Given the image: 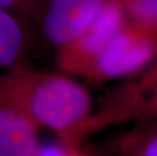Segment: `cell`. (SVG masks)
<instances>
[{
    "mask_svg": "<svg viewBox=\"0 0 157 156\" xmlns=\"http://www.w3.org/2000/svg\"><path fill=\"white\" fill-rule=\"evenodd\" d=\"M118 156H157V118L140 122L123 139Z\"/></svg>",
    "mask_w": 157,
    "mask_h": 156,
    "instance_id": "obj_7",
    "label": "cell"
},
{
    "mask_svg": "<svg viewBox=\"0 0 157 156\" xmlns=\"http://www.w3.org/2000/svg\"><path fill=\"white\" fill-rule=\"evenodd\" d=\"M38 129L21 112L0 102V156H32L39 147Z\"/></svg>",
    "mask_w": 157,
    "mask_h": 156,
    "instance_id": "obj_5",
    "label": "cell"
},
{
    "mask_svg": "<svg viewBox=\"0 0 157 156\" xmlns=\"http://www.w3.org/2000/svg\"><path fill=\"white\" fill-rule=\"evenodd\" d=\"M105 0H45L43 29L57 48L76 38L95 17Z\"/></svg>",
    "mask_w": 157,
    "mask_h": 156,
    "instance_id": "obj_4",
    "label": "cell"
},
{
    "mask_svg": "<svg viewBox=\"0 0 157 156\" xmlns=\"http://www.w3.org/2000/svg\"><path fill=\"white\" fill-rule=\"evenodd\" d=\"M41 0H0V7L15 16L32 15L39 10Z\"/></svg>",
    "mask_w": 157,
    "mask_h": 156,
    "instance_id": "obj_12",
    "label": "cell"
},
{
    "mask_svg": "<svg viewBox=\"0 0 157 156\" xmlns=\"http://www.w3.org/2000/svg\"><path fill=\"white\" fill-rule=\"evenodd\" d=\"M117 120L137 119L139 122L157 118V84L142 92L121 88L112 101Z\"/></svg>",
    "mask_w": 157,
    "mask_h": 156,
    "instance_id": "obj_6",
    "label": "cell"
},
{
    "mask_svg": "<svg viewBox=\"0 0 157 156\" xmlns=\"http://www.w3.org/2000/svg\"><path fill=\"white\" fill-rule=\"evenodd\" d=\"M156 57L157 40L128 21L82 77L90 83H103L142 72Z\"/></svg>",
    "mask_w": 157,
    "mask_h": 156,
    "instance_id": "obj_2",
    "label": "cell"
},
{
    "mask_svg": "<svg viewBox=\"0 0 157 156\" xmlns=\"http://www.w3.org/2000/svg\"><path fill=\"white\" fill-rule=\"evenodd\" d=\"M155 84H157V59L141 72L138 78L126 84V86L133 92H142Z\"/></svg>",
    "mask_w": 157,
    "mask_h": 156,
    "instance_id": "obj_11",
    "label": "cell"
},
{
    "mask_svg": "<svg viewBox=\"0 0 157 156\" xmlns=\"http://www.w3.org/2000/svg\"><path fill=\"white\" fill-rule=\"evenodd\" d=\"M128 21L157 40V0H121Z\"/></svg>",
    "mask_w": 157,
    "mask_h": 156,
    "instance_id": "obj_9",
    "label": "cell"
},
{
    "mask_svg": "<svg viewBox=\"0 0 157 156\" xmlns=\"http://www.w3.org/2000/svg\"><path fill=\"white\" fill-rule=\"evenodd\" d=\"M32 156H92L86 149L79 145H67L63 143L39 145Z\"/></svg>",
    "mask_w": 157,
    "mask_h": 156,
    "instance_id": "obj_10",
    "label": "cell"
},
{
    "mask_svg": "<svg viewBox=\"0 0 157 156\" xmlns=\"http://www.w3.org/2000/svg\"><path fill=\"white\" fill-rule=\"evenodd\" d=\"M0 102L21 112L38 128L51 129L63 144L79 145L87 134L91 98L67 75L25 69L0 74Z\"/></svg>",
    "mask_w": 157,
    "mask_h": 156,
    "instance_id": "obj_1",
    "label": "cell"
},
{
    "mask_svg": "<svg viewBox=\"0 0 157 156\" xmlns=\"http://www.w3.org/2000/svg\"><path fill=\"white\" fill-rule=\"evenodd\" d=\"M128 21L121 0H105L92 21L67 44L57 48L56 62L65 74L83 76Z\"/></svg>",
    "mask_w": 157,
    "mask_h": 156,
    "instance_id": "obj_3",
    "label": "cell"
},
{
    "mask_svg": "<svg viewBox=\"0 0 157 156\" xmlns=\"http://www.w3.org/2000/svg\"><path fill=\"white\" fill-rule=\"evenodd\" d=\"M23 44V34L15 16L0 7V67L17 60Z\"/></svg>",
    "mask_w": 157,
    "mask_h": 156,
    "instance_id": "obj_8",
    "label": "cell"
}]
</instances>
